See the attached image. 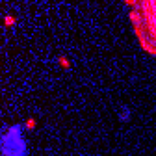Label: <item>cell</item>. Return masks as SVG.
<instances>
[{
  "instance_id": "6da1fadb",
  "label": "cell",
  "mask_w": 156,
  "mask_h": 156,
  "mask_svg": "<svg viewBox=\"0 0 156 156\" xmlns=\"http://www.w3.org/2000/svg\"><path fill=\"white\" fill-rule=\"evenodd\" d=\"M0 152L2 156H30L28 141L24 138V125H8L0 136Z\"/></svg>"
},
{
  "instance_id": "3957f363",
  "label": "cell",
  "mask_w": 156,
  "mask_h": 156,
  "mask_svg": "<svg viewBox=\"0 0 156 156\" xmlns=\"http://www.w3.org/2000/svg\"><path fill=\"white\" fill-rule=\"evenodd\" d=\"M13 24H15V17H9L8 15L6 17V26H13Z\"/></svg>"
},
{
  "instance_id": "7a4b0ae2",
  "label": "cell",
  "mask_w": 156,
  "mask_h": 156,
  "mask_svg": "<svg viewBox=\"0 0 156 156\" xmlns=\"http://www.w3.org/2000/svg\"><path fill=\"white\" fill-rule=\"evenodd\" d=\"M117 119H119L121 123H128L132 119V108L126 106V104H123L119 110H117Z\"/></svg>"
}]
</instances>
